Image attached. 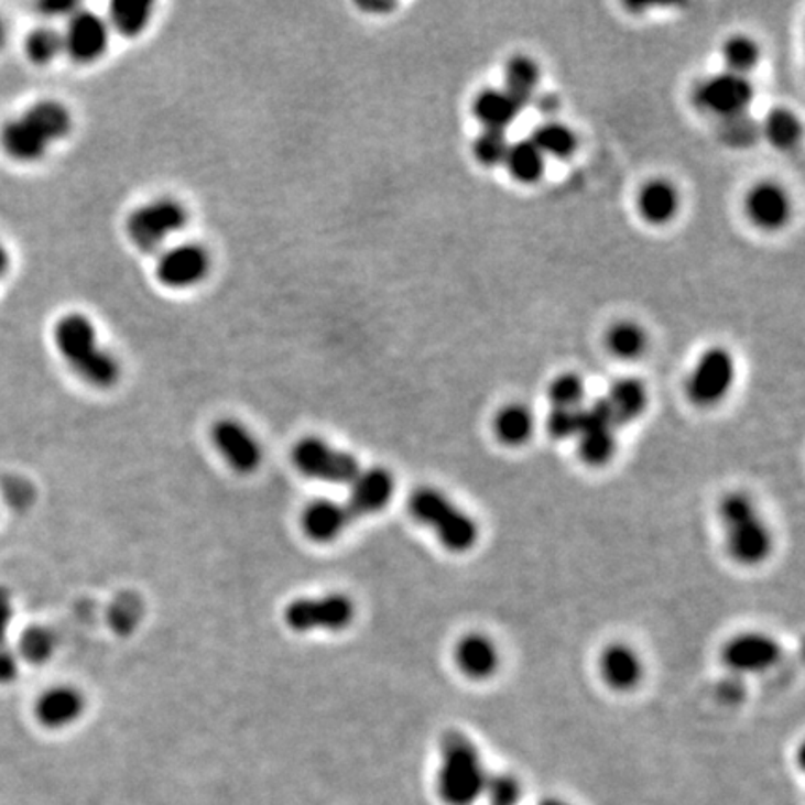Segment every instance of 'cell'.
<instances>
[{
    "instance_id": "6da1fadb",
    "label": "cell",
    "mask_w": 805,
    "mask_h": 805,
    "mask_svg": "<svg viewBox=\"0 0 805 805\" xmlns=\"http://www.w3.org/2000/svg\"><path fill=\"white\" fill-rule=\"evenodd\" d=\"M72 126V112L61 101L45 99L8 121L0 131V144L15 161L34 163L47 153L48 145L67 137Z\"/></svg>"
},
{
    "instance_id": "7a4b0ae2",
    "label": "cell",
    "mask_w": 805,
    "mask_h": 805,
    "mask_svg": "<svg viewBox=\"0 0 805 805\" xmlns=\"http://www.w3.org/2000/svg\"><path fill=\"white\" fill-rule=\"evenodd\" d=\"M55 344L69 368L88 384L110 388L120 379V363L99 346L96 327L85 315L62 317L56 323Z\"/></svg>"
},
{
    "instance_id": "3957f363",
    "label": "cell",
    "mask_w": 805,
    "mask_h": 805,
    "mask_svg": "<svg viewBox=\"0 0 805 805\" xmlns=\"http://www.w3.org/2000/svg\"><path fill=\"white\" fill-rule=\"evenodd\" d=\"M440 769L436 788L446 805H472L483 796L487 772L472 740L460 733H448L440 746Z\"/></svg>"
},
{
    "instance_id": "277c9868",
    "label": "cell",
    "mask_w": 805,
    "mask_h": 805,
    "mask_svg": "<svg viewBox=\"0 0 805 805\" xmlns=\"http://www.w3.org/2000/svg\"><path fill=\"white\" fill-rule=\"evenodd\" d=\"M729 554L744 565L763 564L772 552V533L750 497L733 492L720 503Z\"/></svg>"
},
{
    "instance_id": "5b68a950",
    "label": "cell",
    "mask_w": 805,
    "mask_h": 805,
    "mask_svg": "<svg viewBox=\"0 0 805 805\" xmlns=\"http://www.w3.org/2000/svg\"><path fill=\"white\" fill-rule=\"evenodd\" d=\"M409 511L420 524L431 527L436 540L448 551L465 552L478 541V526L472 516L460 511L444 492L433 487H422L412 492Z\"/></svg>"
},
{
    "instance_id": "8992f818",
    "label": "cell",
    "mask_w": 805,
    "mask_h": 805,
    "mask_svg": "<svg viewBox=\"0 0 805 805\" xmlns=\"http://www.w3.org/2000/svg\"><path fill=\"white\" fill-rule=\"evenodd\" d=\"M188 213L182 202L157 198L129 213L126 231L129 241L142 252H153L168 241L170 236L187 226Z\"/></svg>"
},
{
    "instance_id": "52a82bcc",
    "label": "cell",
    "mask_w": 805,
    "mask_h": 805,
    "mask_svg": "<svg viewBox=\"0 0 805 805\" xmlns=\"http://www.w3.org/2000/svg\"><path fill=\"white\" fill-rule=\"evenodd\" d=\"M291 460L298 472L323 483L351 485L360 472V465L351 454L317 436H306L298 440L291 452Z\"/></svg>"
},
{
    "instance_id": "ba28073f",
    "label": "cell",
    "mask_w": 805,
    "mask_h": 805,
    "mask_svg": "<svg viewBox=\"0 0 805 805\" xmlns=\"http://www.w3.org/2000/svg\"><path fill=\"white\" fill-rule=\"evenodd\" d=\"M355 613V602L347 595L328 594L293 600L285 608L284 618L287 627L295 632H339L352 623Z\"/></svg>"
},
{
    "instance_id": "9c48e42d",
    "label": "cell",
    "mask_w": 805,
    "mask_h": 805,
    "mask_svg": "<svg viewBox=\"0 0 805 805\" xmlns=\"http://www.w3.org/2000/svg\"><path fill=\"white\" fill-rule=\"evenodd\" d=\"M616 420L606 400L580 411L578 452L581 459L594 467H602L616 454Z\"/></svg>"
},
{
    "instance_id": "30bf717a",
    "label": "cell",
    "mask_w": 805,
    "mask_h": 805,
    "mask_svg": "<svg viewBox=\"0 0 805 805\" xmlns=\"http://www.w3.org/2000/svg\"><path fill=\"white\" fill-rule=\"evenodd\" d=\"M211 269V255L202 244L183 242L159 255L155 274L159 282L172 290H187L200 284Z\"/></svg>"
},
{
    "instance_id": "8fae6325",
    "label": "cell",
    "mask_w": 805,
    "mask_h": 805,
    "mask_svg": "<svg viewBox=\"0 0 805 805\" xmlns=\"http://www.w3.org/2000/svg\"><path fill=\"white\" fill-rule=\"evenodd\" d=\"M733 358L724 349L705 352L688 382V394L697 405H715L733 384Z\"/></svg>"
},
{
    "instance_id": "7c38bea8",
    "label": "cell",
    "mask_w": 805,
    "mask_h": 805,
    "mask_svg": "<svg viewBox=\"0 0 805 805\" xmlns=\"http://www.w3.org/2000/svg\"><path fill=\"white\" fill-rule=\"evenodd\" d=\"M213 443L236 472L252 474L261 467L263 449L249 427L236 420H220L213 427Z\"/></svg>"
},
{
    "instance_id": "4fadbf2b",
    "label": "cell",
    "mask_w": 805,
    "mask_h": 805,
    "mask_svg": "<svg viewBox=\"0 0 805 805\" xmlns=\"http://www.w3.org/2000/svg\"><path fill=\"white\" fill-rule=\"evenodd\" d=\"M696 97L703 109L727 118L746 112L753 99V86L744 75L721 73L701 83L696 90Z\"/></svg>"
},
{
    "instance_id": "5bb4252c",
    "label": "cell",
    "mask_w": 805,
    "mask_h": 805,
    "mask_svg": "<svg viewBox=\"0 0 805 805\" xmlns=\"http://www.w3.org/2000/svg\"><path fill=\"white\" fill-rule=\"evenodd\" d=\"M64 51L73 61L90 64L104 55L109 45V26L91 12H75L62 34Z\"/></svg>"
},
{
    "instance_id": "9a60e30c",
    "label": "cell",
    "mask_w": 805,
    "mask_h": 805,
    "mask_svg": "<svg viewBox=\"0 0 805 805\" xmlns=\"http://www.w3.org/2000/svg\"><path fill=\"white\" fill-rule=\"evenodd\" d=\"M721 656L727 667L735 675H740V673L764 672L774 666L782 656V649L766 634L746 632L727 643Z\"/></svg>"
},
{
    "instance_id": "2e32d148",
    "label": "cell",
    "mask_w": 805,
    "mask_h": 805,
    "mask_svg": "<svg viewBox=\"0 0 805 805\" xmlns=\"http://www.w3.org/2000/svg\"><path fill=\"white\" fill-rule=\"evenodd\" d=\"M394 491V476L384 468L360 470L351 481V494L346 505L351 511L352 519L376 515L392 502Z\"/></svg>"
},
{
    "instance_id": "e0dca14e",
    "label": "cell",
    "mask_w": 805,
    "mask_h": 805,
    "mask_svg": "<svg viewBox=\"0 0 805 805\" xmlns=\"http://www.w3.org/2000/svg\"><path fill=\"white\" fill-rule=\"evenodd\" d=\"M355 521L346 503L317 500L303 513V530L315 543H333Z\"/></svg>"
},
{
    "instance_id": "ac0fdd59",
    "label": "cell",
    "mask_w": 805,
    "mask_h": 805,
    "mask_svg": "<svg viewBox=\"0 0 805 805\" xmlns=\"http://www.w3.org/2000/svg\"><path fill=\"white\" fill-rule=\"evenodd\" d=\"M85 697L73 686H55L43 692L36 703V720L47 729H64L79 720Z\"/></svg>"
},
{
    "instance_id": "d6986e66",
    "label": "cell",
    "mask_w": 805,
    "mask_h": 805,
    "mask_svg": "<svg viewBox=\"0 0 805 805\" xmlns=\"http://www.w3.org/2000/svg\"><path fill=\"white\" fill-rule=\"evenodd\" d=\"M455 662L460 673L470 678L491 677L500 664V654L494 643L483 634H468L460 638L455 648Z\"/></svg>"
},
{
    "instance_id": "ffe728a7",
    "label": "cell",
    "mask_w": 805,
    "mask_h": 805,
    "mask_svg": "<svg viewBox=\"0 0 805 805\" xmlns=\"http://www.w3.org/2000/svg\"><path fill=\"white\" fill-rule=\"evenodd\" d=\"M642 662L638 654L623 643H613L600 656V673L616 690H630L642 678Z\"/></svg>"
},
{
    "instance_id": "44dd1931",
    "label": "cell",
    "mask_w": 805,
    "mask_h": 805,
    "mask_svg": "<svg viewBox=\"0 0 805 805\" xmlns=\"http://www.w3.org/2000/svg\"><path fill=\"white\" fill-rule=\"evenodd\" d=\"M526 105L521 104L516 97L505 90H487L479 94L474 105V112L478 120L483 123L485 129H503L515 121L516 116Z\"/></svg>"
},
{
    "instance_id": "7402d4cb",
    "label": "cell",
    "mask_w": 805,
    "mask_h": 805,
    "mask_svg": "<svg viewBox=\"0 0 805 805\" xmlns=\"http://www.w3.org/2000/svg\"><path fill=\"white\" fill-rule=\"evenodd\" d=\"M748 213L755 220V225L763 228H780L788 217L787 196L777 185L763 183L751 191Z\"/></svg>"
},
{
    "instance_id": "603a6c76",
    "label": "cell",
    "mask_w": 805,
    "mask_h": 805,
    "mask_svg": "<svg viewBox=\"0 0 805 805\" xmlns=\"http://www.w3.org/2000/svg\"><path fill=\"white\" fill-rule=\"evenodd\" d=\"M606 403L612 411L616 424H629L645 411L648 394H645L642 382L623 379L613 384L610 395L606 398Z\"/></svg>"
},
{
    "instance_id": "cb8c5ba5",
    "label": "cell",
    "mask_w": 805,
    "mask_h": 805,
    "mask_svg": "<svg viewBox=\"0 0 805 805\" xmlns=\"http://www.w3.org/2000/svg\"><path fill=\"white\" fill-rule=\"evenodd\" d=\"M638 206H640L643 218H648L649 222L662 225L677 213L678 196L670 183L653 182L643 187Z\"/></svg>"
},
{
    "instance_id": "d4e9b609",
    "label": "cell",
    "mask_w": 805,
    "mask_h": 805,
    "mask_svg": "<svg viewBox=\"0 0 805 805\" xmlns=\"http://www.w3.org/2000/svg\"><path fill=\"white\" fill-rule=\"evenodd\" d=\"M511 176L522 183L537 182L545 172V155L533 145L532 140L509 145L505 161Z\"/></svg>"
},
{
    "instance_id": "484cf974",
    "label": "cell",
    "mask_w": 805,
    "mask_h": 805,
    "mask_svg": "<svg viewBox=\"0 0 805 805\" xmlns=\"http://www.w3.org/2000/svg\"><path fill=\"white\" fill-rule=\"evenodd\" d=\"M494 429L503 444L521 446L530 440L533 433L532 412L522 405L505 406L497 416Z\"/></svg>"
},
{
    "instance_id": "4316f807",
    "label": "cell",
    "mask_w": 805,
    "mask_h": 805,
    "mask_svg": "<svg viewBox=\"0 0 805 805\" xmlns=\"http://www.w3.org/2000/svg\"><path fill=\"white\" fill-rule=\"evenodd\" d=\"M110 24L121 36H139L145 24L152 19V4L140 0H123L115 2L109 12Z\"/></svg>"
},
{
    "instance_id": "83f0119b",
    "label": "cell",
    "mask_w": 805,
    "mask_h": 805,
    "mask_svg": "<svg viewBox=\"0 0 805 805\" xmlns=\"http://www.w3.org/2000/svg\"><path fill=\"white\" fill-rule=\"evenodd\" d=\"M540 83V67L526 56H515L505 67V91L527 105Z\"/></svg>"
},
{
    "instance_id": "f1b7e54d",
    "label": "cell",
    "mask_w": 805,
    "mask_h": 805,
    "mask_svg": "<svg viewBox=\"0 0 805 805\" xmlns=\"http://www.w3.org/2000/svg\"><path fill=\"white\" fill-rule=\"evenodd\" d=\"M56 649V638L47 627H29L19 638V659L31 662V664H43L47 662Z\"/></svg>"
},
{
    "instance_id": "f546056e",
    "label": "cell",
    "mask_w": 805,
    "mask_h": 805,
    "mask_svg": "<svg viewBox=\"0 0 805 805\" xmlns=\"http://www.w3.org/2000/svg\"><path fill=\"white\" fill-rule=\"evenodd\" d=\"M532 142L543 155L552 157H569L576 148L575 134L559 123H545L535 129Z\"/></svg>"
},
{
    "instance_id": "4dcf8cb0",
    "label": "cell",
    "mask_w": 805,
    "mask_h": 805,
    "mask_svg": "<svg viewBox=\"0 0 805 805\" xmlns=\"http://www.w3.org/2000/svg\"><path fill=\"white\" fill-rule=\"evenodd\" d=\"M24 51L34 64H40V66L51 64L64 51L62 32L56 31L53 26H40L26 36Z\"/></svg>"
},
{
    "instance_id": "1f68e13d",
    "label": "cell",
    "mask_w": 805,
    "mask_h": 805,
    "mask_svg": "<svg viewBox=\"0 0 805 805\" xmlns=\"http://www.w3.org/2000/svg\"><path fill=\"white\" fill-rule=\"evenodd\" d=\"M764 133L772 144L787 150L793 148L799 139V123L793 112L785 109H777L770 112L764 123Z\"/></svg>"
},
{
    "instance_id": "d6a6232c",
    "label": "cell",
    "mask_w": 805,
    "mask_h": 805,
    "mask_svg": "<svg viewBox=\"0 0 805 805\" xmlns=\"http://www.w3.org/2000/svg\"><path fill=\"white\" fill-rule=\"evenodd\" d=\"M720 137L731 148H748L759 137V123L750 115H735L721 118Z\"/></svg>"
},
{
    "instance_id": "836d02e7",
    "label": "cell",
    "mask_w": 805,
    "mask_h": 805,
    "mask_svg": "<svg viewBox=\"0 0 805 805\" xmlns=\"http://www.w3.org/2000/svg\"><path fill=\"white\" fill-rule=\"evenodd\" d=\"M724 61H726L729 73L744 75L755 67L759 61V48L750 37H731L724 47Z\"/></svg>"
},
{
    "instance_id": "e575fe53",
    "label": "cell",
    "mask_w": 805,
    "mask_h": 805,
    "mask_svg": "<svg viewBox=\"0 0 805 805\" xmlns=\"http://www.w3.org/2000/svg\"><path fill=\"white\" fill-rule=\"evenodd\" d=\"M608 347L621 358H634L645 347L642 328L632 323H619L608 334Z\"/></svg>"
},
{
    "instance_id": "d590c367",
    "label": "cell",
    "mask_w": 805,
    "mask_h": 805,
    "mask_svg": "<svg viewBox=\"0 0 805 805\" xmlns=\"http://www.w3.org/2000/svg\"><path fill=\"white\" fill-rule=\"evenodd\" d=\"M508 152V139H505L503 131H497V129H485L483 133L479 134L476 142H474L476 159L485 166L503 163Z\"/></svg>"
},
{
    "instance_id": "8d00e7d4",
    "label": "cell",
    "mask_w": 805,
    "mask_h": 805,
    "mask_svg": "<svg viewBox=\"0 0 805 805\" xmlns=\"http://www.w3.org/2000/svg\"><path fill=\"white\" fill-rule=\"evenodd\" d=\"M521 783L511 774L487 775L483 796L489 805H516L521 799Z\"/></svg>"
},
{
    "instance_id": "74e56055",
    "label": "cell",
    "mask_w": 805,
    "mask_h": 805,
    "mask_svg": "<svg viewBox=\"0 0 805 805\" xmlns=\"http://www.w3.org/2000/svg\"><path fill=\"white\" fill-rule=\"evenodd\" d=\"M554 409H575L584 398V382L576 376L557 377L548 390Z\"/></svg>"
},
{
    "instance_id": "f35d334b",
    "label": "cell",
    "mask_w": 805,
    "mask_h": 805,
    "mask_svg": "<svg viewBox=\"0 0 805 805\" xmlns=\"http://www.w3.org/2000/svg\"><path fill=\"white\" fill-rule=\"evenodd\" d=\"M548 433L557 440L578 436L580 431V411L576 409H554L551 416L546 420Z\"/></svg>"
},
{
    "instance_id": "ab89813d",
    "label": "cell",
    "mask_w": 805,
    "mask_h": 805,
    "mask_svg": "<svg viewBox=\"0 0 805 805\" xmlns=\"http://www.w3.org/2000/svg\"><path fill=\"white\" fill-rule=\"evenodd\" d=\"M15 608H13V597L4 586H0V648L10 645L8 643V632L12 627Z\"/></svg>"
},
{
    "instance_id": "60d3db41",
    "label": "cell",
    "mask_w": 805,
    "mask_h": 805,
    "mask_svg": "<svg viewBox=\"0 0 805 805\" xmlns=\"http://www.w3.org/2000/svg\"><path fill=\"white\" fill-rule=\"evenodd\" d=\"M18 673L19 656L15 649L10 648V645H2L0 648V685L12 683L13 678L18 677Z\"/></svg>"
},
{
    "instance_id": "b9f144b4",
    "label": "cell",
    "mask_w": 805,
    "mask_h": 805,
    "mask_svg": "<svg viewBox=\"0 0 805 805\" xmlns=\"http://www.w3.org/2000/svg\"><path fill=\"white\" fill-rule=\"evenodd\" d=\"M718 696H720L721 701L726 703L742 701L746 696V688L739 675H735L733 673L731 677L724 678L720 685H718Z\"/></svg>"
},
{
    "instance_id": "7bdbcfd3",
    "label": "cell",
    "mask_w": 805,
    "mask_h": 805,
    "mask_svg": "<svg viewBox=\"0 0 805 805\" xmlns=\"http://www.w3.org/2000/svg\"><path fill=\"white\" fill-rule=\"evenodd\" d=\"M42 12L47 13L51 18H61V15L72 18L73 13L77 12V4H73V2H47V4H42Z\"/></svg>"
},
{
    "instance_id": "ee69618b",
    "label": "cell",
    "mask_w": 805,
    "mask_h": 805,
    "mask_svg": "<svg viewBox=\"0 0 805 805\" xmlns=\"http://www.w3.org/2000/svg\"><path fill=\"white\" fill-rule=\"evenodd\" d=\"M360 7L368 10V12H388V10L394 8V4H390V2H360Z\"/></svg>"
},
{
    "instance_id": "f6af8a7d",
    "label": "cell",
    "mask_w": 805,
    "mask_h": 805,
    "mask_svg": "<svg viewBox=\"0 0 805 805\" xmlns=\"http://www.w3.org/2000/svg\"><path fill=\"white\" fill-rule=\"evenodd\" d=\"M537 107H540L543 112H546V115H552L554 110L557 109V101L556 97L552 96H543L541 97L540 101H537Z\"/></svg>"
},
{
    "instance_id": "bcb514c9",
    "label": "cell",
    "mask_w": 805,
    "mask_h": 805,
    "mask_svg": "<svg viewBox=\"0 0 805 805\" xmlns=\"http://www.w3.org/2000/svg\"><path fill=\"white\" fill-rule=\"evenodd\" d=\"M8 265H10V258H8L7 249L4 244L0 242V279L7 274Z\"/></svg>"
},
{
    "instance_id": "7dc6e473",
    "label": "cell",
    "mask_w": 805,
    "mask_h": 805,
    "mask_svg": "<svg viewBox=\"0 0 805 805\" xmlns=\"http://www.w3.org/2000/svg\"><path fill=\"white\" fill-rule=\"evenodd\" d=\"M540 805H570L565 802V799L559 798H545L543 802H541Z\"/></svg>"
},
{
    "instance_id": "c3c4849f",
    "label": "cell",
    "mask_w": 805,
    "mask_h": 805,
    "mask_svg": "<svg viewBox=\"0 0 805 805\" xmlns=\"http://www.w3.org/2000/svg\"><path fill=\"white\" fill-rule=\"evenodd\" d=\"M4 40H7V29H4V24H2V19H0V47L4 45Z\"/></svg>"
}]
</instances>
